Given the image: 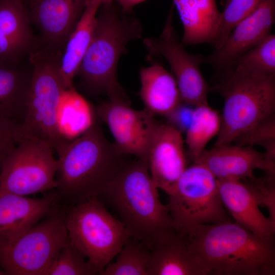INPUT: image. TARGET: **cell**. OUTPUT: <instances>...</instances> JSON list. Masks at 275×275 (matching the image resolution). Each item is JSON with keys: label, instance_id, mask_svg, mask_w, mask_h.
Listing matches in <instances>:
<instances>
[{"label": "cell", "instance_id": "6da1fadb", "mask_svg": "<svg viewBox=\"0 0 275 275\" xmlns=\"http://www.w3.org/2000/svg\"><path fill=\"white\" fill-rule=\"evenodd\" d=\"M203 275H274L273 237L227 221L201 225L185 236Z\"/></svg>", "mask_w": 275, "mask_h": 275}, {"label": "cell", "instance_id": "7a4b0ae2", "mask_svg": "<svg viewBox=\"0 0 275 275\" xmlns=\"http://www.w3.org/2000/svg\"><path fill=\"white\" fill-rule=\"evenodd\" d=\"M97 116L82 134L57 154L56 194L72 206L104 191L127 161L105 137Z\"/></svg>", "mask_w": 275, "mask_h": 275}, {"label": "cell", "instance_id": "3957f363", "mask_svg": "<svg viewBox=\"0 0 275 275\" xmlns=\"http://www.w3.org/2000/svg\"><path fill=\"white\" fill-rule=\"evenodd\" d=\"M126 161L98 197L118 215L131 238L149 250L177 232L167 205L159 199L147 161Z\"/></svg>", "mask_w": 275, "mask_h": 275}, {"label": "cell", "instance_id": "277c9868", "mask_svg": "<svg viewBox=\"0 0 275 275\" xmlns=\"http://www.w3.org/2000/svg\"><path fill=\"white\" fill-rule=\"evenodd\" d=\"M113 3L101 4L93 37L77 75L82 89L93 96L106 94L109 99L128 98L119 83L117 71L128 43L142 36L140 22Z\"/></svg>", "mask_w": 275, "mask_h": 275}, {"label": "cell", "instance_id": "5b68a950", "mask_svg": "<svg viewBox=\"0 0 275 275\" xmlns=\"http://www.w3.org/2000/svg\"><path fill=\"white\" fill-rule=\"evenodd\" d=\"M61 55V51L41 43L29 51L32 79L20 127V138L44 142L57 154L70 141L60 124L61 104L67 90L60 74Z\"/></svg>", "mask_w": 275, "mask_h": 275}, {"label": "cell", "instance_id": "8992f818", "mask_svg": "<svg viewBox=\"0 0 275 275\" xmlns=\"http://www.w3.org/2000/svg\"><path fill=\"white\" fill-rule=\"evenodd\" d=\"M210 90L224 100L221 127L214 146L232 144L261 120L275 114V76L235 67Z\"/></svg>", "mask_w": 275, "mask_h": 275}, {"label": "cell", "instance_id": "52a82bcc", "mask_svg": "<svg viewBox=\"0 0 275 275\" xmlns=\"http://www.w3.org/2000/svg\"><path fill=\"white\" fill-rule=\"evenodd\" d=\"M68 237L101 274L130 237L97 197L71 206L66 213Z\"/></svg>", "mask_w": 275, "mask_h": 275}, {"label": "cell", "instance_id": "ba28073f", "mask_svg": "<svg viewBox=\"0 0 275 275\" xmlns=\"http://www.w3.org/2000/svg\"><path fill=\"white\" fill-rule=\"evenodd\" d=\"M168 196L167 206L175 229L183 236L198 225L231 221L217 179L201 163L186 167Z\"/></svg>", "mask_w": 275, "mask_h": 275}, {"label": "cell", "instance_id": "9c48e42d", "mask_svg": "<svg viewBox=\"0 0 275 275\" xmlns=\"http://www.w3.org/2000/svg\"><path fill=\"white\" fill-rule=\"evenodd\" d=\"M66 213L56 209L0 248V266L7 274H44L68 238Z\"/></svg>", "mask_w": 275, "mask_h": 275}, {"label": "cell", "instance_id": "30bf717a", "mask_svg": "<svg viewBox=\"0 0 275 275\" xmlns=\"http://www.w3.org/2000/svg\"><path fill=\"white\" fill-rule=\"evenodd\" d=\"M47 143L20 138L2 162L0 189L28 196L56 188L58 160Z\"/></svg>", "mask_w": 275, "mask_h": 275}, {"label": "cell", "instance_id": "8fae6325", "mask_svg": "<svg viewBox=\"0 0 275 275\" xmlns=\"http://www.w3.org/2000/svg\"><path fill=\"white\" fill-rule=\"evenodd\" d=\"M173 10V6L160 36L144 40L148 57L160 56L167 60L184 103L195 106L208 103L210 88L200 69L203 57L188 52L179 41L172 24Z\"/></svg>", "mask_w": 275, "mask_h": 275}, {"label": "cell", "instance_id": "7c38bea8", "mask_svg": "<svg viewBox=\"0 0 275 275\" xmlns=\"http://www.w3.org/2000/svg\"><path fill=\"white\" fill-rule=\"evenodd\" d=\"M94 108L98 119L107 125L120 153L147 161L152 137L159 122L154 116L145 108H132L128 99H110Z\"/></svg>", "mask_w": 275, "mask_h": 275}, {"label": "cell", "instance_id": "4fadbf2b", "mask_svg": "<svg viewBox=\"0 0 275 275\" xmlns=\"http://www.w3.org/2000/svg\"><path fill=\"white\" fill-rule=\"evenodd\" d=\"M274 21L275 0H261L255 10L235 26L218 48L203 57V63L225 75L241 56L271 34Z\"/></svg>", "mask_w": 275, "mask_h": 275}, {"label": "cell", "instance_id": "5bb4252c", "mask_svg": "<svg viewBox=\"0 0 275 275\" xmlns=\"http://www.w3.org/2000/svg\"><path fill=\"white\" fill-rule=\"evenodd\" d=\"M182 133L167 123L159 122L147 156L151 178L158 188L168 195L186 168Z\"/></svg>", "mask_w": 275, "mask_h": 275}, {"label": "cell", "instance_id": "9a60e30c", "mask_svg": "<svg viewBox=\"0 0 275 275\" xmlns=\"http://www.w3.org/2000/svg\"><path fill=\"white\" fill-rule=\"evenodd\" d=\"M194 162L205 166L217 179L242 180L253 176L257 169L275 174V159L252 146H214L204 150Z\"/></svg>", "mask_w": 275, "mask_h": 275}, {"label": "cell", "instance_id": "2e32d148", "mask_svg": "<svg viewBox=\"0 0 275 275\" xmlns=\"http://www.w3.org/2000/svg\"><path fill=\"white\" fill-rule=\"evenodd\" d=\"M88 0H34L25 4L30 21L41 33L39 41L63 51Z\"/></svg>", "mask_w": 275, "mask_h": 275}, {"label": "cell", "instance_id": "e0dca14e", "mask_svg": "<svg viewBox=\"0 0 275 275\" xmlns=\"http://www.w3.org/2000/svg\"><path fill=\"white\" fill-rule=\"evenodd\" d=\"M58 200L56 193L36 198L0 189V248L54 211Z\"/></svg>", "mask_w": 275, "mask_h": 275}, {"label": "cell", "instance_id": "ac0fdd59", "mask_svg": "<svg viewBox=\"0 0 275 275\" xmlns=\"http://www.w3.org/2000/svg\"><path fill=\"white\" fill-rule=\"evenodd\" d=\"M217 180L222 203L235 223L259 236L273 237L275 224L260 211L248 185L241 180Z\"/></svg>", "mask_w": 275, "mask_h": 275}, {"label": "cell", "instance_id": "d6986e66", "mask_svg": "<svg viewBox=\"0 0 275 275\" xmlns=\"http://www.w3.org/2000/svg\"><path fill=\"white\" fill-rule=\"evenodd\" d=\"M140 77V96L144 108L153 116L166 118L183 103L174 75L160 64L142 68Z\"/></svg>", "mask_w": 275, "mask_h": 275}, {"label": "cell", "instance_id": "ffe728a7", "mask_svg": "<svg viewBox=\"0 0 275 275\" xmlns=\"http://www.w3.org/2000/svg\"><path fill=\"white\" fill-rule=\"evenodd\" d=\"M149 275H203L185 236L175 232L150 249Z\"/></svg>", "mask_w": 275, "mask_h": 275}, {"label": "cell", "instance_id": "44dd1931", "mask_svg": "<svg viewBox=\"0 0 275 275\" xmlns=\"http://www.w3.org/2000/svg\"><path fill=\"white\" fill-rule=\"evenodd\" d=\"M183 26L182 44L212 45L221 19L216 0H173Z\"/></svg>", "mask_w": 275, "mask_h": 275}, {"label": "cell", "instance_id": "7402d4cb", "mask_svg": "<svg viewBox=\"0 0 275 275\" xmlns=\"http://www.w3.org/2000/svg\"><path fill=\"white\" fill-rule=\"evenodd\" d=\"M100 0H88L85 9L63 49L60 74L67 89L73 88V81L91 42Z\"/></svg>", "mask_w": 275, "mask_h": 275}, {"label": "cell", "instance_id": "603a6c76", "mask_svg": "<svg viewBox=\"0 0 275 275\" xmlns=\"http://www.w3.org/2000/svg\"><path fill=\"white\" fill-rule=\"evenodd\" d=\"M19 62L0 63V117L20 124L24 119L31 83V70Z\"/></svg>", "mask_w": 275, "mask_h": 275}, {"label": "cell", "instance_id": "cb8c5ba5", "mask_svg": "<svg viewBox=\"0 0 275 275\" xmlns=\"http://www.w3.org/2000/svg\"><path fill=\"white\" fill-rule=\"evenodd\" d=\"M221 124V116L208 103L194 106L184 140L194 161L205 150L208 143L218 135Z\"/></svg>", "mask_w": 275, "mask_h": 275}, {"label": "cell", "instance_id": "d4e9b609", "mask_svg": "<svg viewBox=\"0 0 275 275\" xmlns=\"http://www.w3.org/2000/svg\"><path fill=\"white\" fill-rule=\"evenodd\" d=\"M30 22L22 1L0 0V30L28 53L38 40L32 33Z\"/></svg>", "mask_w": 275, "mask_h": 275}, {"label": "cell", "instance_id": "484cf974", "mask_svg": "<svg viewBox=\"0 0 275 275\" xmlns=\"http://www.w3.org/2000/svg\"><path fill=\"white\" fill-rule=\"evenodd\" d=\"M60 111L64 112V118L60 119L64 135L73 140L82 134L91 126L96 115L94 107L90 104L73 87L67 89L63 97Z\"/></svg>", "mask_w": 275, "mask_h": 275}, {"label": "cell", "instance_id": "4316f807", "mask_svg": "<svg viewBox=\"0 0 275 275\" xmlns=\"http://www.w3.org/2000/svg\"><path fill=\"white\" fill-rule=\"evenodd\" d=\"M150 250L130 237L124 244L114 262L104 268L101 275H149Z\"/></svg>", "mask_w": 275, "mask_h": 275}, {"label": "cell", "instance_id": "83f0119b", "mask_svg": "<svg viewBox=\"0 0 275 275\" xmlns=\"http://www.w3.org/2000/svg\"><path fill=\"white\" fill-rule=\"evenodd\" d=\"M235 67L255 74L275 76L274 35L270 34L241 56Z\"/></svg>", "mask_w": 275, "mask_h": 275}, {"label": "cell", "instance_id": "f1b7e54d", "mask_svg": "<svg viewBox=\"0 0 275 275\" xmlns=\"http://www.w3.org/2000/svg\"><path fill=\"white\" fill-rule=\"evenodd\" d=\"M94 274H98L95 266L68 238L44 275Z\"/></svg>", "mask_w": 275, "mask_h": 275}, {"label": "cell", "instance_id": "f546056e", "mask_svg": "<svg viewBox=\"0 0 275 275\" xmlns=\"http://www.w3.org/2000/svg\"><path fill=\"white\" fill-rule=\"evenodd\" d=\"M261 0H226L221 12L218 30L212 44L218 48L224 42L231 31L240 21L252 13Z\"/></svg>", "mask_w": 275, "mask_h": 275}, {"label": "cell", "instance_id": "4dcf8cb0", "mask_svg": "<svg viewBox=\"0 0 275 275\" xmlns=\"http://www.w3.org/2000/svg\"><path fill=\"white\" fill-rule=\"evenodd\" d=\"M233 143L240 146H261L269 157L275 159V114L261 120Z\"/></svg>", "mask_w": 275, "mask_h": 275}, {"label": "cell", "instance_id": "1f68e13d", "mask_svg": "<svg viewBox=\"0 0 275 275\" xmlns=\"http://www.w3.org/2000/svg\"><path fill=\"white\" fill-rule=\"evenodd\" d=\"M244 179L259 205L267 208L269 218L275 224V174L265 173L263 177L254 175Z\"/></svg>", "mask_w": 275, "mask_h": 275}, {"label": "cell", "instance_id": "d6a6232c", "mask_svg": "<svg viewBox=\"0 0 275 275\" xmlns=\"http://www.w3.org/2000/svg\"><path fill=\"white\" fill-rule=\"evenodd\" d=\"M20 125L16 121L0 117V165L17 146L20 139Z\"/></svg>", "mask_w": 275, "mask_h": 275}, {"label": "cell", "instance_id": "836d02e7", "mask_svg": "<svg viewBox=\"0 0 275 275\" xmlns=\"http://www.w3.org/2000/svg\"><path fill=\"white\" fill-rule=\"evenodd\" d=\"M28 53L16 44L0 30V63L20 62Z\"/></svg>", "mask_w": 275, "mask_h": 275}, {"label": "cell", "instance_id": "e575fe53", "mask_svg": "<svg viewBox=\"0 0 275 275\" xmlns=\"http://www.w3.org/2000/svg\"><path fill=\"white\" fill-rule=\"evenodd\" d=\"M184 103L168 116L167 122L177 129L182 133L185 132L190 121L193 108Z\"/></svg>", "mask_w": 275, "mask_h": 275}, {"label": "cell", "instance_id": "d590c367", "mask_svg": "<svg viewBox=\"0 0 275 275\" xmlns=\"http://www.w3.org/2000/svg\"><path fill=\"white\" fill-rule=\"evenodd\" d=\"M121 11L125 13L132 12L133 8L137 5L146 0H116Z\"/></svg>", "mask_w": 275, "mask_h": 275}, {"label": "cell", "instance_id": "8d00e7d4", "mask_svg": "<svg viewBox=\"0 0 275 275\" xmlns=\"http://www.w3.org/2000/svg\"><path fill=\"white\" fill-rule=\"evenodd\" d=\"M101 4H110L114 2V0H100Z\"/></svg>", "mask_w": 275, "mask_h": 275}, {"label": "cell", "instance_id": "74e56055", "mask_svg": "<svg viewBox=\"0 0 275 275\" xmlns=\"http://www.w3.org/2000/svg\"><path fill=\"white\" fill-rule=\"evenodd\" d=\"M7 274L2 269V268L0 267V275H4Z\"/></svg>", "mask_w": 275, "mask_h": 275}, {"label": "cell", "instance_id": "f35d334b", "mask_svg": "<svg viewBox=\"0 0 275 275\" xmlns=\"http://www.w3.org/2000/svg\"><path fill=\"white\" fill-rule=\"evenodd\" d=\"M21 1H22L25 4H26L34 0H21Z\"/></svg>", "mask_w": 275, "mask_h": 275}]
</instances>
